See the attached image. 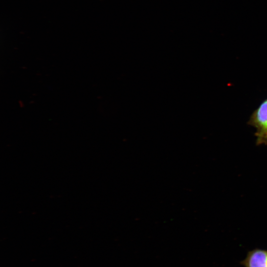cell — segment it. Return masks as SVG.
Listing matches in <instances>:
<instances>
[{"mask_svg":"<svg viewBox=\"0 0 267 267\" xmlns=\"http://www.w3.org/2000/svg\"><path fill=\"white\" fill-rule=\"evenodd\" d=\"M248 124L256 129V137L267 132V98L253 112Z\"/></svg>","mask_w":267,"mask_h":267,"instance_id":"1","label":"cell"},{"mask_svg":"<svg viewBox=\"0 0 267 267\" xmlns=\"http://www.w3.org/2000/svg\"><path fill=\"white\" fill-rule=\"evenodd\" d=\"M256 143L258 145L267 144V132L263 135L257 137Z\"/></svg>","mask_w":267,"mask_h":267,"instance_id":"3","label":"cell"},{"mask_svg":"<svg viewBox=\"0 0 267 267\" xmlns=\"http://www.w3.org/2000/svg\"><path fill=\"white\" fill-rule=\"evenodd\" d=\"M241 264L244 267H267V250L255 249L248 252Z\"/></svg>","mask_w":267,"mask_h":267,"instance_id":"2","label":"cell"}]
</instances>
